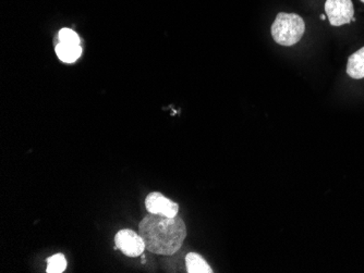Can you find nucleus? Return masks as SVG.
Returning <instances> with one entry per match:
<instances>
[{
    "label": "nucleus",
    "instance_id": "obj_1",
    "mask_svg": "<svg viewBox=\"0 0 364 273\" xmlns=\"http://www.w3.org/2000/svg\"><path fill=\"white\" fill-rule=\"evenodd\" d=\"M139 233L149 252L157 255L176 254L187 236V228L181 218H169L150 213L139 224Z\"/></svg>",
    "mask_w": 364,
    "mask_h": 273
},
{
    "label": "nucleus",
    "instance_id": "obj_2",
    "mask_svg": "<svg viewBox=\"0 0 364 273\" xmlns=\"http://www.w3.org/2000/svg\"><path fill=\"white\" fill-rule=\"evenodd\" d=\"M304 32L306 24L304 19L296 13L280 12L272 26V36L282 46L296 45L301 40Z\"/></svg>",
    "mask_w": 364,
    "mask_h": 273
},
{
    "label": "nucleus",
    "instance_id": "obj_3",
    "mask_svg": "<svg viewBox=\"0 0 364 273\" xmlns=\"http://www.w3.org/2000/svg\"><path fill=\"white\" fill-rule=\"evenodd\" d=\"M325 12L329 23L341 26L353 21L355 9L351 0H326Z\"/></svg>",
    "mask_w": 364,
    "mask_h": 273
},
{
    "label": "nucleus",
    "instance_id": "obj_4",
    "mask_svg": "<svg viewBox=\"0 0 364 273\" xmlns=\"http://www.w3.org/2000/svg\"><path fill=\"white\" fill-rule=\"evenodd\" d=\"M114 244L116 247L122 250V254L128 257L141 256L146 248L140 233L128 229L122 230L116 234Z\"/></svg>",
    "mask_w": 364,
    "mask_h": 273
},
{
    "label": "nucleus",
    "instance_id": "obj_5",
    "mask_svg": "<svg viewBox=\"0 0 364 273\" xmlns=\"http://www.w3.org/2000/svg\"><path fill=\"white\" fill-rule=\"evenodd\" d=\"M145 207L150 213L173 218L178 216L179 206L159 191H153L145 199Z\"/></svg>",
    "mask_w": 364,
    "mask_h": 273
},
{
    "label": "nucleus",
    "instance_id": "obj_6",
    "mask_svg": "<svg viewBox=\"0 0 364 273\" xmlns=\"http://www.w3.org/2000/svg\"><path fill=\"white\" fill-rule=\"evenodd\" d=\"M347 73L353 79H364V47L351 55L347 63Z\"/></svg>",
    "mask_w": 364,
    "mask_h": 273
},
{
    "label": "nucleus",
    "instance_id": "obj_7",
    "mask_svg": "<svg viewBox=\"0 0 364 273\" xmlns=\"http://www.w3.org/2000/svg\"><path fill=\"white\" fill-rule=\"evenodd\" d=\"M56 54L58 58L63 62L73 63L80 58L82 54V48L77 44H63L58 43L56 46Z\"/></svg>",
    "mask_w": 364,
    "mask_h": 273
},
{
    "label": "nucleus",
    "instance_id": "obj_8",
    "mask_svg": "<svg viewBox=\"0 0 364 273\" xmlns=\"http://www.w3.org/2000/svg\"><path fill=\"white\" fill-rule=\"evenodd\" d=\"M186 266L189 273H212L213 270L208 266L206 260L201 255L189 252L186 257Z\"/></svg>",
    "mask_w": 364,
    "mask_h": 273
},
{
    "label": "nucleus",
    "instance_id": "obj_9",
    "mask_svg": "<svg viewBox=\"0 0 364 273\" xmlns=\"http://www.w3.org/2000/svg\"><path fill=\"white\" fill-rule=\"evenodd\" d=\"M67 268V260L63 254H56L47 260L46 272L61 273Z\"/></svg>",
    "mask_w": 364,
    "mask_h": 273
},
{
    "label": "nucleus",
    "instance_id": "obj_10",
    "mask_svg": "<svg viewBox=\"0 0 364 273\" xmlns=\"http://www.w3.org/2000/svg\"><path fill=\"white\" fill-rule=\"evenodd\" d=\"M59 43L63 44H77L80 45V38L75 32L70 28H63L58 34Z\"/></svg>",
    "mask_w": 364,
    "mask_h": 273
},
{
    "label": "nucleus",
    "instance_id": "obj_11",
    "mask_svg": "<svg viewBox=\"0 0 364 273\" xmlns=\"http://www.w3.org/2000/svg\"><path fill=\"white\" fill-rule=\"evenodd\" d=\"M362 3H364V0H361Z\"/></svg>",
    "mask_w": 364,
    "mask_h": 273
}]
</instances>
